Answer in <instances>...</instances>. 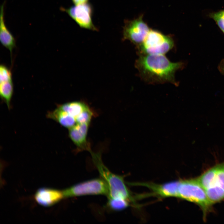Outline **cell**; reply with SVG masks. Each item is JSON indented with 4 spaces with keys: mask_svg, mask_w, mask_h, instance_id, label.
<instances>
[{
    "mask_svg": "<svg viewBox=\"0 0 224 224\" xmlns=\"http://www.w3.org/2000/svg\"><path fill=\"white\" fill-rule=\"evenodd\" d=\"M181 62L172 63L164 54L141 55L137 59L135 66L141 79L149 84L169 82L177 86L176 71L183 67Z\"/></svg>",
    "mask_w": 224,
    "mask_h": 224,
    "instance_id": "6da1fadb",
    "label": "cell"
},
{
    "mask_svg": "<svg viewBox=\"0 0 224 224\" xmlns=\"http://www.w3.org/2000/svg\"><path fill=\"white\" fill-rule=\"evenodd\" d=\"M90 153L102 178L108 186V198H121L133 202L134 199L123 177L112 173L107 169L102 162L100 153H94L92 151Z\"/></svg>",
    "mask_w": 224,
    "mask_h": 224,
    "instance_id": "7a4b0ae2",
    "label": "cell"
},
{
    "mask_svg": "<svg viewBox=\"0 0 224 224\" xmlns=\"http://www.w3.org/2000/svg\"><path fill=\"white\" fill-rule=\"evenodd\" d=\"M177 198L198 205L203 211L204 219L207 213L211 210L213 203L196 179L180 180Z\"/></svg>",
    "mask_w": 224,
    "mask_h": 224,
    "instance_id": "3957f363",
    "label": "cell"
},
{
    "mask_svg": "<svg viewBox=\"0 0 224 224\" xmlns=\"http://www.w3.org/2000/svg\"><path fill=\"white\" fill-rule=\"evenodd\" d=\"M174 42L171 37L150 30L143 42L137 46L140 55L164 54L171 49Z\"/></svg>",
    "mask_w": 224,
    "mask_h": 224,
    "instance_id": "277c9868",
    "label": "cell"
},
{
    "mask_svg": "<svg viewBox=\"0 0 224 224\" xmlns=\"http://www.w3.org/2000/svg\"><path fill=\"white\" fill-rule=\"evenodd\" d=\"M62 192L64 198L88 195L108 196L109 188L107 183L102 178H96L74 185Z\"/></svg>",
    "mask_w": 224,
    "mask_h": 224,
    "instance_id": "5b68a950",
    "label": "cell"
},
{
    "mask_svg": "<svg viewBox=\"0 0 224 224\" xmlns=\"http://www.w3.org/2000/svg\"><path fill=\"white\" fill-rule=\"evenodd\" d=\"M150 30L141 16L136 19L125 22L123 30V39L130 40L138 46L143 42Z\"/></svg>",
    "mask_w": 224,
    "mask_h": 224,
    "instance_id": "8992f818",
    "label": "cell"
},
{
    "mask_svg": "<svg viewBox=\"0 0 224 224\" xmlns=\"http://www.w3.org/2000/svg\"><path fill=\"white\" fill-rule=\"evenodd\" d=\"M62 8L80 27L93 30H97L92 21V9L90 4L86 3L75 5L67 9Z\"/></svg>",
    "mask_w": 224,
    "mask_h": 224,
    "instance_id": "52a82bcc",
    "label": "cell"
},
{
    "mask_svg": "<svg viewBox=\"0 0 224 224\" xmlns=\"http://www.w3.org/2000/svg\"><path fill=\"white\" fill-rule=\"evenodd\" d=\"M90 124L88 123L77 124L69 129V137L79 151L86 150L90 152L92 151L87 139Z\"/></svg>",
    "mask_w": 224,
    "mask_h": 224,
    "instance_id": "ba28073f",
    "label": "cell"
},
{
    "mask_svg": "<svg viewBox=\"0 0 224 224\" xmlns=\"http://www.w3.org/2000/svg\"><path fill=\"white\" fill-rule=\"evenodd\" d=\"M179 181H175L162 184L152 183H134L132 184L146 187L159 197H178Z\"/></svg>",
    "mask_w": 224,
    "mask_h": 224,
    "instance_id": "9c48e42d",
    "label": "cell"
},
{
    "mask_svg": "<svg viewBox=\"0 0 224 224\" xmlns=\"http://www.w3.org/2000/svg\"><path fill=\"white\" fill-rule=\"evenodd\" d=\"M63 198L62 191L45 188L38 189L35 195L37 202L44 207L52 206Z\"/></svg>",
    "mask_w": 224,
    "mask_h": 224,
    "instance_id": "30bf717a",
    "label": "cell"
},
{
    "mask_svg": "<svg viewBox=\"0 0 224 224\" xmlns=\"http://www.w3.org/2000/svg\"><path fill=\"white\" fill-rule=\"evenodd\" d=\"M4 2L1 6L0 16V40L2 44L10 51L12 57L13 49L16 47L15 39L7 27L4 20Z\"/></svg>",
    "mask_w": 224,
    "mask_h": 224,
    "instance_id": "8fae6325",
    "label": "cell"
},
{
    "mask_svg": "<svg viewBox=\"0 0 224 224\" xmlns=\"http://www.w3.org/2000/svg\"><path fill=\"white\" fill-rule=\"evenodd\" d=\"M47 117L69 129L77 124L75 118L58 107L54 110L48 112Z\"/></svg>",
    "mask_w": 224,
    "mask_h": 224,
    "instance_id": "7c38bea8",
    "label": "cell"
},
{
    "mask_svg": "<svg viewBox=\"0 0 224 224\" xmlns=\"http://www.w3.org/2000/svg\"><path fill=\"white\" fill-rule=\"evenodd\" d=\"M57 107L74 117L76 121L80 114L89 107L84 102L74 101L59 105Z\"/></svg>",
    "mask_w": 224,
    "mask_h": 224,
    "instance_id": "4fadbf2b",
    "label": "cell"
},
{
    "mask_svg": "<svg viewBox=\"0 0 224 224\" xmlns=\"http://www.w3.org/2000/svg\"><path fill=\"white\" fill-rule=\"evenodd\" d=\"M217 167V165L207 170L196 179L205 190L216 183Z\"/></svg>",
    "mask_w": 224,
    "mask_h": 224,
    "instance_id": "5bb4252c",
    "label": "cell"
},
{
    "mask_svg": "<svg viewBox=\"0 0 224 224\" xmlns=\"http://www.w3.org/2000/svg\"><path fill=\"white\" fill-rule=\"evenodd\" d=\"M12 80L0 82V95L2 99L6 103L9 109L13 93Z\"/></svg>",
    "mask_w": 224,
    "mask_h": 224,
    "instance_id": "9a60e30c",
    "label": "cell"
},
{
    "mask_svg": "<svg viewBox=\"0 0 224 224\" xmlns=\"http://www.w3.org/2000/svg\"><path fill=\"white\" fill-rule=\"evenodd\" d=\"M205 191L208 197L212 203L224 199V189L216 183Z\"/></svg>",
    "mask_w": 224,
    "mask_h": 224,
    "instance_id": "2e32d148",
    "label": "cell"
},
{
    "mask_svg": "<svg viewBox=\"0 0 224 224\" xmlns=\"http://www.w3.org/2000/svg\"><path fill=\"white\" fill-rule=\"evenodd\" d=\"M129 201L121 198H109L108 205L110 209L119 211L126 208L129 205Z\"/></svg>",
    "mask_w": 224,
    "mask_h": 224,
    "instance_id": "e0dca14e",
    "label": "cell"
},
{
    "mask_svg": "<svg viewBox=\"0 0 224 224\" xmlns=\"http://www.w3.org/2000/svg\"><path fill=\"white\" fill-rule=\"evenodd\" d=\"M210 17L215 21L220 29L224 34V16L222 10L211 13Z\"/></svg>",
    "mask_w": 224,
    "mask_h": 224,
    "instance_id": "ac0fdd59",
    "label": "cell"
},
{
    "mask_svg": "<svg viewBox=\"0 0 224 224\" xmlns=\"http://www.w3.org/2000/svg\"><path fill=\"white\" fill-rule=\"evenodd\" d=\"M217 166L216 183L224 189V162Z\"/></svg>",
    "mask_w": 224,
    "mask_h": 224,
    "instance_id": "d6986e66",
    "label": "cell"
},
{
    "mask_svg": "<svg viewBox=\"0 0 224 224\" xmlns=\"http://www.w3.org/2000/svg\"><path fill=\"white\" fill-rule=\"evenodd\" d=\"M12 80L11 72L8 68L3 64L0 66V82Z\"/></svg>",
    "mask_w": 224,
    "mask_h": 224,
    "instance_id": "ffe728a7",
    "label": "cell"
},
{
    "mask_svg": "<svg viewBox=\"0 0 224 224\" xmlns=\"http://www.w3.org/2000/svg\"><path fill=\"white\" fill-rule=\"evenodd\" d=\"M218 68L220 72L224 75V59L220 63Z\"/></svg>",
    "mask_w": 224,
    "mask_h": 224,
    "instance_id": "44dd1931",
    "label": "cell"
},
{
    "mask_svg": "<svg viewBox=\"0 0 224 224\" xmlns=\"http://www.w3.org/2000/svg\"><path fill=\"white\" fill-rule=\"evenodd\" d=\"M88 0H72L75 5H77L87 3Z\"/></svg>",
    "mask_w": 224,
    "mask_h": 224,
    "instance_id": "7402d4cb",
    "label": "cell"
},
{
    "mask_svg": "<svg viewBox=\"0 0 224 224\" xmlns=\"http://www.w3.org/2000/svg\"><path fill=\"white\" fill-rule=\"evenodd\" d=\"M222 13H223V15L224 16V10H222Z\"/></svg>",
    "mask_w": 224,
    "mask_h": 224,
    "instance_id": "603a6c76",
    "label": "cell"
}]
</instances>
